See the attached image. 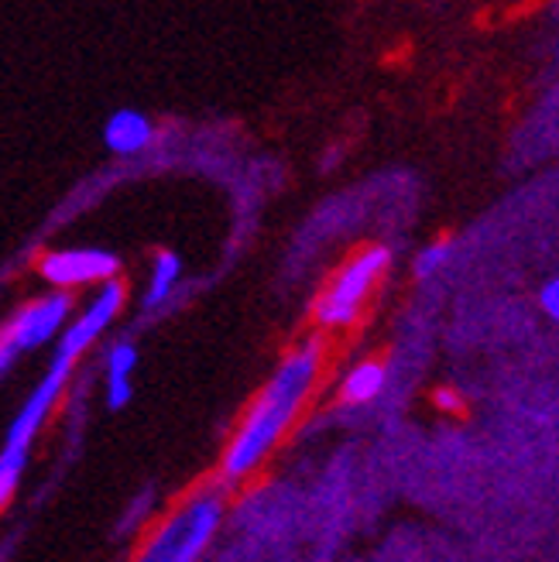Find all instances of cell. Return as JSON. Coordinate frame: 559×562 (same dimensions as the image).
I'll use <instances>...</instances> for the list:
<instances>
[{
	"label": "cell",
	"instance_id": "cell-1",
	"mask_svg": "<svg viewBox=\"0 0 559 562\" xmlns=\"http://www.w3.org/2000/svg\"><path fill=\"white\" fill-rule=\"evenodd\" d=\"M320 360H323V344L305 340L299 350H292L278 363V371L261 387L255 405L247 408L241 429L234 432L227 453H223V476H227V481H244V476H250L268 460L271 449L282 442V436L292 429L295 415L302 412L305 398H310V391L316 384Z\"/></svg>",
	"mask_w": 559,
	"mask_h": 562
},
{
	"label": "cell",
	"instance_id": "cell-2",
	"mask_svg": "<svg viewBox=\"0 0 559 562\" xmlns=\"http://www.w3.org/2000/svg\"><path fill=\"white\" fill-rule=\"evenodd\" d=\"M220 518H223L220 491L192 494L179 512H172L158 525V531L145 542L137 562H195L213 542Z\"/></svg>",
	"mask_w": 559,
	"mask_h": 562
},
{
	"label": "cell",
	"instance_id": "cell-3",
	"mask_svg": "<svg viewBox=\"0 0 559 562\" xmlns=\"http://www.w3.org/2000/svg\"><path fill=\"white\" fill-rule=\"evenodd\" d=\"M388 268V250L384 247H365L360 255H354L333 281L326 285V292L316 299V323L323 329H344L350 323L360 319V308L371 299L374 285L381 281Z\"/></svg>",
	"mask_w": 559,
	"mask_h": 562
},
{
	"label": "cell",
	"instance_id": "cell-4",
	"mask_svg": "<svg viewBox=\"0 0 559 562\" xmlns=\"http://www.w3.org/2000/svg\"><path fill=\"white\" fill-rule=\"evenodd\" d=\"M72 363H76L72 357L55 353L52 371L42 378V384L35 387V395L24 402V408H21L18 418L11 422L4 449H18V453H27V442H32V436L38 432V426L45 422V415H48V408L55 405V398L63 395V387H66V378H69V371H72Z\"/></svg>",
	"mask_w": 559,
	"mask_h": 562
},
{
	"label": "cell",
	"instance_id": "cell-5",
	"mask_svg": "<svg viewBox=\"0 0 559 562\" xmlns=\"http://www.w3.org/2000/svg\"><path fill=\"white\" fill-rule=\"evenodd\" d=\"M69 313H72V299H69L66 292L48 295V299H42V302H35V305H27L24 313H18V316L8 323L4 336L18 347V353L35 350V347L48 344L52 336L63 329V323H66Z\"/></svg>",
	"mask_w": 559,
	"mask_h": 562
},
{
	"label": "cell",
	"instance_id": "cell-6",
	"mask_svg": "<svg viewBox=\"0 0 559 562\" xmlns=\"http://www.w3.org/2000/svg\"><path fill=\"white\" fill-rule=\"evenodd\" d=\"M42 274L52 285H90V281H114L118 258L110 250H59L42 261Z\"/></svg>",
	"mask_w": 559,
	"mask_h": 562
},
{
	"label": "cell",
	"instance_id": "cell-7",
	"mask_svg": "<svg viewBox=\"0 0 559 562\" xmlns=\"http://www.w3.org/2000/svg\"><path fill=\"white\" fill-rule=\"evenodd\" d=\"M121 305H124V285L121 281H107V285L100 289V295L90 302V308L82 313L69 329H66V336L59 340V350L55 353H66V357H79L82 350H87L97 336L114 323V316L121 313Z\"/></svg>",
	"mask_w": 559,
	"mask_h": 562
},
{
	"label": "cell",
	"instance_id": "cell-8",
	"mask_svg": "<svg viewBox=\"0 0 559 562\" xmlns=\"http://www.w3.org/2000/svg\"><path fill=\"white\" fill-rule=\"evenodd\" d=\"M155 137V127L145 114H137V110H118L114 117L107 121L103 127V140L107 148L114 155H137L152 145Z\"/></svg>",
	"mask_w": 559,
	"mask_h": 562
},
{
	"label": "cell",
	"instance_id": "cell-9",
	"mask_svg": "<svg viewBox=\"0 0 559 562\" xmlns=\"http://www.w3.org/2000/svg\"><path fill=\"white\" fill-rule=\"evenodd\" d=\"M384 368L378 360H365V363H357L354 371H347L344 384H340V398L347 405H368L381 395V387H384Z\"/></svg>",
	"mask_w": 559,
	"mask_h": 562
},
{
	"label": "cell",
	"instance_id": "cell-10",
	"mask_svg": "<svg viewBox=\"0 0 559 562\" xmlns=\"http://www.w3.org/2000/svg\"><path fill=\"white\" fill-rule=\"evenodd\" d=\"M179 274H182V261L172 255V250H161L155 258L152 268V281H148V292H145V308H158L165 299H169L179 285Z\"/></svg>",
	"mask_w": 559,
	"mask_h": 562
},
{
	"label": "cell",
	"instance_id": "cell-11",
	"mask_svg": "<svg viewBox=\"0 0 559 562\" xmlns=\"http://www.w3.org/2000/svg\"><path fill=\"white\" fill-rule=\"evenodd\" d=\"M24 460L27 453H18V449H4V453H0V512H4V504L11 501L18 487V476L24 473Z\"/></svg>",
	"mask_w": 559,
	"mask_h": 562
},
{
	"label": "cell",
	"instance_id": "cell-12",
	"mask_svg": "<svg viewBox=\"0 0 559 562\" xmlns=\"http://www.w3.org/2000/svg\"><path fill=\"white\" fill-rule=\"evenodd\" d=\"M137 368V347L121 340L107 353V381H131V371Z\"/></svg>",
	"mask_w": 559,
	"mask_h": 562
},
{
	"label": "cell",
	"instance_id": "cell-13",
	"mask_svg": "<svg viewBox=\"0 0 559 562\" xmlns=\"http://www.w3.org/2000/svg\"><path fill=\"white\" fill-rule=\"evenodd\" d=\"M446 258H450V244H446V240H436V244L423 247V255L415 258V274H418V278L436 274V271L446 265Z\"/></svg>",
	"mask_w": 559,
	"mask_h": 562
},
{
	"label": "cell",
	"instance_id": "cell-14",
	"mask_svg": "<svg viewBox=\"0 0 559 562\" xmlns=\"http://www.w3.org/2000/svg\"><path fill=\"white\" fill-rule=\"evenodd\" d=\"M539 305H543V313H546L549 319L559 323V274L549 278L546 285L539 289Z\"/></svg>",
	"mask_w": 559,
	"mask_h": 562
},
{
	"label": "cell",
	"instance_id": "cell-15",
	"mask_svg": "<svg viewBox=\"0 0 559 562\" xmlns=\"http://www.w3.org/2000/svg\"><path fill=\"white\" fill-rule=\"evenodd\" d=\"M134 395L131 381H107V405L110 408H124Z\"/></svg>",
	"mask_w": 559,
	"mask_h": 562
},
{
	"label": "cell",
	"instance_id": "cell-16",
	"mask_svg": "<svg viewBox=\"0 0 559 562\" xmlns=\"http://www.w3.org/2000/svg\"><path fill=\"white\" fill-rule=\"evenodd\" d=\"M14 357H18V347L8 340L4 333H0V381H4V378H8V371L14 368Z\"/></svg>",
	"mask_w": 559,
	"mask_h": 562
}]
</instances>
